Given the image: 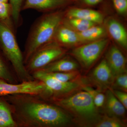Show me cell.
Wrapping results in <instances>:
<instances>
[{
	"instance_id": "f1b7e54d",
	"label": "cell",
	"mask_w": 127,
	"mask_h": 127,
	"mask_svg": "<svg viewBox=\"0 0 127 127\" xmlns=\"http://www.w3.org/2000/svg\"><path fill=\"white\" fill-rule=\"evenodd\" d=\"M83 4L89 6L97 5L102 2L103 0H80Z\"/></svg>"
},
{
	"instance_id": "484cf974",
	"label": "cell",
	"mask_w": 127,
	"mask_h": 127,
	"mask_svg": "<svg viewBox=\"0 0 127 127\" xmlns=\"http://www.w3.org/2000/svg\"><path fill=\"white\" fill-rule=\"evenodd\" d=\"M0 79L10 83H15L14 78L9 72L4 63L0 57Z\"/></svg>"
},
{
	"instance_id": "2e32d148",
	"label": "cell",
	"mask_w": 127,
	"mask_h": 127,
	"mask_svg": "<svg viewBox=\"0 0 127 127\" xmlns=\"http://www.w3.org/2000/svg\"><path fill=\"white\" fill-rule=\"evenodd\" d=\"M107 28L111 37L121 46L127 47V34L125 28L114 19H110L107 23Z\"/></svg>"
},
{
	"instance_id": "5bb4252c",
	"label": "cell",
	"mask_w": 127,
	"mask_h": 127,
	"mask_svg": "<svg viewBox=\"0 0 127 127\" xmlns=\"http://www.w3.org/2000/svg\"><path fill=\"white\" fill-rule=\"evenodd\" d=\"M67 11L66 16L68 18H81L96 24L102 23L103 21L102 15L100 12L92 9L73 8L69 9Z\"/></svg>"
},
{
	"instance_id": "d4e9b609",
	"label": "cell",
	"mask_w": 127,
	"mask_h": 127,
	"mask_svg": "<svg viewBox=\"0 0 127 127\" xmlns=\"http://www.w3.org/2000/svg\"><path fill=\"white\" fill-rule=\"evenodd\" d=\"M127 92V72L115 76L111 88Z\"/></svg>"
},
{
	"instance_id": "6da1fadb",
	"label": "cell",
	"mask_w": 127,
	"mask_h": 127,
	"mask_svg": "<svg viewBox=\"0 0 127 127\" xmlns=\"http://www.w3.org/2000/svg\"><path fill=\"white\" fill-rule=\"evenodd\" d=\"M7 96V103L18 127H64L73 123L63 109L38 99L36 95L20 94Z\"/></svg>"
},
{
	"instance_id": "5b68a950",
	"label": "cell",
	"mask_w": 127,
	"mask_h": 127,
	"mask_svg": "<svg viewBox=\"0 0 127 127\" xmlns=\"http://www.w3.org/2000/svg\"><path fill=\"white\" fill-rule=\"evenodd\" d=\"M34 79L43 82L46 90L42 98L51 101L57 98L64 97L82 90L84 82L83 79L75 82H64L57 80L41 70L32 73Z\"/></svg>"
},
{
	"instance_id": "52a82bcc",
	"label": "cell",
	"mask_w": 127,
	"mask_h": 127,
	"mask_svg": "<svg viewBox=\"0 0 127 127\" xmlns=\"http://www.w3.org/2000/svg\"><path fill=\"white\" fill-rule=\"evenodd\" d=\"M108 42L106 39H98L72 50L71 54L81 64L84 70H88L102 53Z\"/></svg>"
},
{
	"instance_id": "83f0119b",
	"label": "cell",
	"mask_w": 127,
	"mask_h": 127,
	"mask_svg": "<svg viewBox=\"0 0 127 127\" xmlns=\"http://www.w3.org/2000/svg\"><path fill=\"white\" fill-rule=\"evenodd\" d=\"M112 92L114 95L119 101L123 105L125 108L127 109V92L115 90V89H109Z\"/></svg>"
},
{
	"instance_id": "8fae6325",
	"label": "cell",
	"mask_w": 127,
	"mask_h": 127,
	"mask_svg": "<svg viewBox=\"0 0 127 127\" xmlns=\"http://www.w3.org/2000/svg\"><path fill=\"white\" fill-rule=\"evenodd\" d=\"M106 60L114 76L127 72L125 57L116 46H113L110 48Z\"/></svg>"
},
{
	"instance_id": "8992f818",
	"label": "cell",
	"mask_w": 127,
	"mask_h": 127,
	"mask_svg": "<svg viewBox=\"0 0 127 127\" xmlns=\"http://www.w3.org/2000/svg\"><path fill=\"white\" fill-rule=\"evenodd\" d=\"M65 49L52 41L37 50L30 58L25 67L30 73L39 70L62 57Z\"/></svg>"
},
{
	"instance_id": "ba28073f",
	"label": "cell",
	"mask_w": 127,
	"mask_h": 127,
	"mask_svg": "<svg viewBox=\"0 0 127 127\" xmlns=\"http://www.w3.org/2000/svg\"><path fill=\"white\" fill-rule=\"evenodd\" d=\"M46 90L43 82L35 79L19 84L8 82L0 79V97L15 94H29L41 97Z\"/></svg>"
},
{
	"instance_id": "7402d4cb",
	"label": "cell",
	"mask_w": 127,
	"mask_h": 127,
	"mask_svg": "<svg viewBox=\"0 0 127 127\" xmlns=\"http://www.w3.org/2000/svg\"><path fill=\"white\" fill-rule=\"evenodd\" d=\"M25 0H9L11 7V18L13 23L18 27L21 23V12Z\"/></svg>"
},
{
	"instance_id": "f546056e",
	"label": "cell",
	"mask_w": 127,
	"mask_h": 127,
	"mask_svg": "<svg viewBox=\"0 0 127 127\" xmlns=\"http://www.w3.org/2000/svg\"><path fill=\"white\" fill-rule=\"evenodd\" d=\"M0 1L4 2H9V0H0Z\"/></svg>"
},
{
	"instance_id": "d6986e66",
	"label": "cell",
	"mask_w": 127,
	"mask_h": 127,
	"mask_svg": "<svg viewBox=\"0 0 127 127\" xmlns=\"http://www.w3.org/2000/svg\"><path fill=\"white\" fill-rule=\"evenodd\" d=\"M124 120L116 117L110 116L104 114L100 116V118L95 123L94 127H127Z\"/></svg>"
},
{
	"instance_id": "7c38bea8",
	"label": "cell",
	"mask_w": 127,
	"mask_h": 127,
	"mask_svg": "<svg viewBox=\"0 0 127 127\" xmlns=\"http://www.w3.org/2000/svg\"><path fill=\"white\" fill-rule=\"evenodd\" d=\"M53 40L59 45H71L81 43L78 32L71 30L63 21L57 30Z\"/></svg>"
},
{
	"instance_id": "ac0fdd59",
	"label": "cell",
	"mask_w": 127,
	"mask_h": 127,
	"mask_svg": "<svg viewBox=\"0 0 127 127\" xmlns=\"http://www.w3.org/2000/svg\"><path fill=\"white\" fill-rule=\"evenodd\" d=\"M105 30L102 27L95 25L84 31L78 32L82 42L96 40L103 36Z\"/></svg>"
},
{
	"instance_id": "e0dca14e",
	"label": "cell",
	"mask_w": 127,
	"mask_h": 127,
	"mask_svg": "<svg viewBox=\"0 0 127 127\" xmlns=\"http://www.w3.org/2000/svg\"><path fill=\"white\" fill-rule=\"evenodd\" d=\"M18 127L6 102L0 99V127Z\"/></svg>"
},
{
	"instance_id": "277c9868",
	"label": "cell",
	"mask_w": 127,
	"mask_h": 127,
	"mask_svg": "<svg viewBox=\"0 0 127 127\" xmlns=\"http://www.w3.org/2000/svg\"><path fill=\"white\" fill-rule=\"evenodd\" d=\"M0 45L21 82L35 79L27 70L13 27L0 21Z\"/></svg>"
},
{
	"instance_id": "30bf717a",
	"label": "cell",
	"mask_w": 127,
	"mask_h": 127,
	"mask_svg": "<svg viewBox=\"0 0 127 127\" xmlns=\"http://www.w3.org/2000/svg\"><path fill=\"white\" fill-rule=\"evenodd\" d=\"M76 2V0H25L22 10L34 9L45 12L62 8Z\"/></svg>"
},
{
	"instance_id": "9c48e42d",
	"label": "cell",
	"mask_w": 127,
	"mask_h": 127,
	"mask_svg": "<svg viewBox=\"0 0 127 127\" xmlns=\"http://www.w3.org/2000/svg\"><path fill=\"white\" fill-rule=\"evenodd\" d=\"M114 76L106 59H103L96 67L88 78V82L100 92L111 88Z\"/></svg>"
},
{
	"instance_id": "603a6c76",
	"label": "cell",
	"mask_w": 127,
	"mask_h": 127,
	"mask_svg": "<svg viewBox=\"0 0 127 127\" xmlns=\"http://www.w3.org/2000/svg\"><path fill=\"white\" fill-rule=\"evenodd\" d=\"M64 23L68 26L72 27L78 32L84 31L96 25V23L90 21L77 18H69Z\"/></svg>"
},
{
	"instance_id": "7a4b0ae2",
	"label": "cell",
	"mask_w": 127,
	"mask_h": 127,
	"mask_svg": "<svg viewBox=\"0 0 127 127\" xmlns=\"http://www.w3.org/2000/svg\"><path fill=\"white\" fill-rule=\"evenodd\" d=\"M66 112L73 122L83 127H93L101 115L90 94L81 90L51 101Z\"/></svg>"
},
{
	"instance_id": "3957f363",
	"label": "cell",
	"mask_w": 127,
	"mask_h": 127,
	"mask_svg": "<svg viewBox=\"0 0 127 127\" xmlns=\"http://www.w3.org/2000/svg\"><path fill=\"white\" fill-rule=\"evenodd\" d=\"M63 12L57 11L41 16L32 26L23 55L25 65L37 50L52 41L64 20Z\"/></svg>"
},
{
	"instance_id": "cb8c5ba5",
	"label": "cell",
	"mask_w": 127,
	"mask_h": 127,
	"mask_svg": "<svg viewBox=\"0 0 127 127\" xmlns=\"http://www.w3.org/2000/svg\"><path fill=\"white\" fill-rule=\"evenodd\" d=\"M11 19V7L10 3L0 1V21L13 27Z\"/></svg>"
},
{
	"instance_id": "9a60e30c",
	"label": "cell",
	"mask_w": 127,
	"mask_h": 127,
	"mask_svg": "<svg viewBox=\"0 0 127 127\" xmlns=\"http://www.w3.org/2000/svg\"><path fill=\"white\" fill-rule=\"evenodd\" d=\"M78 65L71 59L62 57L39 70L47 73L67 72L77 70Z\"/></svg>"
},
{
	"instance_id": "4316f807",
	"label": "cell",
	"mask_w": 127,
	"mask_h": 127,
	"mask_svg": "<svg viewBox=\"0 0 127 127\" xmlns=\"http://www.w3.org/2000/svg\"><path fill=\"white\" fill-rule=\"evenodd\" d=\"M119 13L125 14L127 11V0H110Z\"/></svg>"
},
{
	"instance_id": "44dd1931",
	"label": "cell",
	"mask_w": 127,
	"mask_h": 127,
	"mask_svg": "<svg viewBox=\"0 0 127 127\" xmlns=\"http://www.w3.org/2000/svg\"><path fill=\"white\" fill-rule=\"evenodd\" d=\"M47 73L57 80L64 82L76 81L82 79L81 73L78 70L67 72Z\"/></svg>"
},
{
	"instance_id": "4fadbf2b",
	"label": "cell",
	"mask_w": 127,
	"mask_h": 127,
	"mask_svg": "<svg viewBox=\"0 0 127 127\" xmlns=\"http://www.w3.org/2000/svg\"><path fill=\"white\" fill-rule=\"evenodd\" d=\"M106 92L105 102L103 106L105 114L124 120L126 116L127 109L110 89H108Z\"/></svg>"
},
{
	"instance_id": "ffe728a7",
	"label": "cell",
	"mask_w": 127,
	"mask_h": 127,
	"mask_svg": "<svg viewBox=\"0 0 127 127\" xmlns=\"http://www.w3.org/2000/svg\"><path fill=\"white\" fill-rule=\"evenodd\" d=\"M82 90L86 91L90 94L95 106L98 109L103 107L105 102V95L102 92L94 89L89 84L85 83L83 85Z\"/></svg>"
}]
</instances>
